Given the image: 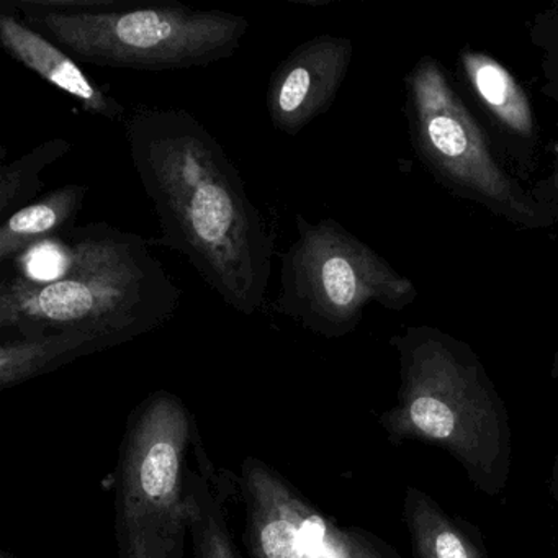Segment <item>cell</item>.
<instances>
[{
	"mask_svg": "<svg viewBox=\"0 0 558 558\" xmlns=\"http://www.w3.org/2000/svg\"><path fill=\"white\" fill-rule=\"evenodd\" d=\"M70 263V247L64 238L45 241L31 247L12 263V272L21 274L35 282H51L63 276Z\"/></svg>",
	"mask_w": 558,
	"mask_h": 558,
	"instance_id": "d6986e66",
	"label": "cell"
},
{
	"mask_svg": "<svg viewBox=\"0 0 558 558\" xmlns=\"http://www.w3.org/2000/svg\"><path fill=\"white\" fill-rule=\"evenodd\" d=\"M130 156L158 215L159 244L182 254L234 312L266 303L276 236L214 133L187 110L138 107Z\"/></svg>",
	"mask_w": 558,
	"mask_h": 558,
	"instance_id": "6da1fadb",
	"label": "cell"
},
{
	"mask_svg": "<svg viewBox=\"0 0 558 558\" xmlns=\"http://www.w3.org/2000/svg\"><path fill=\"white\" fill-rule=\"evenodd\" d=\"M296 238L280 254L274 310L325 338L357 328L372 303L401 312L417 299L414 283L332 218L295 215Z\"/></svg>",
	"mask_w": 558,
	"mask_h": 558,
	"instance_id": "8992f818",
	"label": "cell"
},
{
	"mask_svg": "<svg viewBox=\"0 0 558 558\" xmlns=\"http://www.w3.org/2000/svg\"><path fill=\"white\" fill-rule=\"evenodd\" d=\"M187 522L195 558H238L223 505L208 473L192 469L187 475Z\"/></svg>",
	"mask_w": 558,
	"mask_h": 558,
	"instance_id": "2e32d148",
	"label": "cell"
},
{
	"mask_svg": "<svg viewBox=\"0 0 558 558\" xmlns=\"http://www.w3.org/2000/svg\"><path fill=\"white\" fill-rule=\"evenodd\" d=\"M286 502L308 558H398L390 545L362 531H348L306 505L289 485Z\"/></svg>",
	"mask_w": 558,
	"mask_h": 558,
	"instance_id": "5bb4252c",
	"label": "cell"
},
{
	"mask_svg": "<svg viewBox=\"0 0 558 558\" xmlns=\"http://www.w3.org/2000/svg\"><path fill=\"white\" fill-rule=\"evenodd\" d=\"M191 417L179 398L153 395L123 440L117 478L122 558H184Z\"/></svg>",
	"mask_w": 558,
	"mask_h": 558,
	"instance_id": "52a82bcc",
	"label": "cell"
},
{
	"mask_svg": "<svg viewBox=\"0 0 558 558\" xmlns=\"http://www.w3.org/2000/svg\"><path fill=\"white\" fill-rule=\"evenodd\" d=\"M73 145L64 138L48 140L22 158L0 166V217L2 223L22 208L37 202L40 174L71 151Z\"/></svg>",
	"mask_w": 558,
	"mask_h": 558,
	"instance_id": "e0dca14e",
	"label": "cell"
},
{
	"mask_svg": "<svg viewBox=\"0 0 558 558\" xmlns=\"http://www.w3.org/2000/svg\"><path fill=\"white\" fill-rule=\"evenodd\" d=\"M554 496H555V502H557V509H558V457H557V460H555V466H554Z\"/></svg>",
	"mask_w": 558,
	"mask_h": 558,
	"instance_id": "44dd1931",
	"label": "cell"
},
{
	"mask_svg": "<svg viewBox=\"0 0 558 558\" xmlns=\"http://www.w3.org/2000/svg\"><path fill=\"white\" fill-rule=\"evenodd\" d=\"M532 197L538 204L558 211V119H557V145H555V165L547 178L538 181L529 189Z\"/></svg>",
	"mask_w": 558,
	"mask_h": 558,
	"instance_id": "ffe728a7",
	"label": "cell"
},
{
	"mask_svg": "<svg viewBox=\"0 0 558 558\" xmlns=\"http://www.w3.org/2000/svg\"><path fill=\"white\" fill-rule=\"evenodd\" d=\"M390 344L398 354L400 388L397 404L380 420L388 437L433 444L456 459L478 492H505L511 475V424L478 355L433 326H410Z\"/></svg>",
	"mask_w": 558,
	"mask_h": 558,
	"instance_id": "3957f363",
	"label": "cell"
},
{
	"mask_svg": "<svg viewBox=\"0 0 558 558\" xmlns=\"http://www.w3.org/2000/svg\"><path fill=\"white\" fill-rule=\"evenodd\" d=\"M403 519L414 558H488L478 531L416 486L404 493Z\"/></svg>",
	"mask_w": 558,
	"mask_h": 558,
	"instance_id": "4fadbf2b",
	"label": "cell"
},
{
	"mask_svg": "<svg viewBox=\"0 0 558 558\" xmlns=\"http://www.w3.org/2000/svg\"><path fill=\"white\" fill-rule=\"evenodd\" d=\"M246 542L253 558H308L286 502L287 483L264 463L244 462Z\"/></svg>",
	"mask_w": 558,
	"mask_h": 558,
	"instance_id": "8fae6325",
	"label": "cell"
},
{
	"mask_svg": "<svg viewBox=\"0 0 558 558\" xmlns=\"http://www.w3.org/2000/svg\"><path fill=\"white\" fill-rule=\"evenodd\" d=\"M404 89L411 145L442 187L521 230L558 225V211L538 204L499 161L439 61L420 58L404 77Z\"/></svg>",
	"mask_w": 558,
	"mask_h": 558,
	"instance_id": "5b68a950",
	"label": "cell"
},
{
	"mask_svg": "<svg viewBox=\"0 0 558 558\" xmlns=\"http://www.w3.org/2000/svg\"><path fill=\"white\" fill-rule=\"evenodd\" d=\"M354 57L351 38L318 35L299 45L270 74L267 112L283 135L296 136L331 109Z\"/></svg>",
	"mask_w": 558,
	"mask_h": 558,
	"instance_id": "ba28073f",
	"label": "cell"
},
{
	"mask_svg": "<svg viewBox=\"0 0 558 558\" xmlns=\"http://www.w3.org/2000/svg\"><path fill=\"white\" fill-rule=\"evenodd\" d=\"M19 17L81 64L169 71L208 66L240 50L250 22L159 0H11Z\"/></svg>",
	"mask_w": 558,
	"mask_h": 558,
	"instance_id": "277c9868",
	"label": "cell"
},
{
	"mask_svg": "<svg viewBox=\"0 0 558 558\" xmlns=\"http://www.w3.org/2000/svg\"><path fill=\"white\" fill-rule=\"evenodd\" d=\"M63 276L35 282L21 274L0 283V328L15 336H83L97 351L161 328L182 290L153 256L145 238L112 225L74 227Z\"/></svg>",
	"mask_w": 558,
	"mask_h": 558,
	"instance_id": "7a4b0ae2",
	"label": "cell"
},
{
	"mask_svg": "<svg viewBox=\"0 0 558 558\" xmlns=\"http://www.w3.org/2000/svg\"><path fill=\"white\" fill-rule=\"evenodd\" d=\"M0 45L25 70L40 76L66 96L73 97L84 112L109 122H125V107L86 73L68 51L25 24L17 12L2 2Z\"/></svg>",
	"mask_w": 558,
	"mask_h": 558,
	"instance_id": "30bf717a",
	"label": "cell"
},
{
	"mask_svg": "<svg viewBox=\"0 0 558 558\" xmlns=\"http://www.w3.org/2000/svg\"><path fill=\"white\" fill-rule=\"evenodd\" d=\"M93 352L97 349L89 339L68 332L34 338L14 336L0 345V380L9 387Z\"/></svg>",
	"mask_w": 558,
	"mask_h": 558,
	"instance_id": "9a60e30c",
	"label": "cell"
},
{
	"mask_svg": "<svg viewBox=\"0 0 558 558\" xmlns=\"http://www.w3.org/2000/svg\"><path fill=\"white\" fill-rule=\"evenodd\" d=\"M89 189L68 184L19 210L0 227V263H14L31 247L66 236L76 227Z\"/></svg>",
	"mask_w": 558,
	"mask_h": 558,
	"instance_id": "7c38bea8",
	"label": "cell"
},
{
	"mask_svg": "<svg viewBox=\"0 0 558 558\" xmlns=\"http://www.w3.org/2000/svg\"><path fill=\"white\" fill-rule=\"evenodd\" d=\"M529 40L541 51V70L544 74L542 93L558 106V5L545 9L532 19Z\"/></svg>",
	"mask_w": 558,
	"mask_h": 558,
	"instance_id": "ac0fdd59",
	"label": "cell"
},
{
	"mask_svg": "<svg viewBox=\"0 0 558 558\" xmlns=\"http://www.w3.org/2000/svg\"><path fill=\"white\" fill-rule=\"evenodd\" d=\"M459 71L473 99L492 123L502 151L524 178L537 166L538 130L534 107L511 71L485 51H459Z\"/></svg>",
	"mask_w": 558,
	"mask_h": 558,
	"instance_id": "9c48e42d",
	"label": "cell"
}]
</instances>
